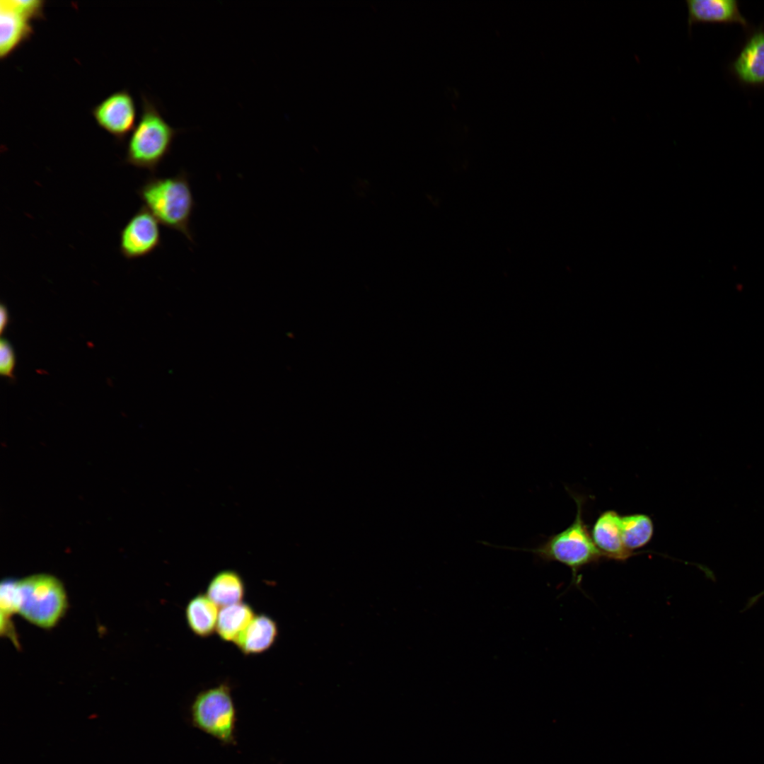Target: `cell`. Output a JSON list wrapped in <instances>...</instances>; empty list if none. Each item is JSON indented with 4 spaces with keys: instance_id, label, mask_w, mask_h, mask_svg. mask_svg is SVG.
Segmentation results:
<instances>
[{
    "instance_id": "cell-1",
    "label": "cell",
    "mask_w": 764,
    "mask_h": 764,
    "mask_svg": "<svg viewBox=\"0 0 764 764\" xmlns=\"http://www.w3.org/2000/svg\"><path fill=\"white\" fill-rule=\"evenodd\" d=\"M137 194L143 206L161 224L193 242L190 220L196 204L185 171L168 177L151 175L138 189Z\"/></svg>"
},
{
    "instance_id": "cell-2",
    "label": "cell",
    "mask_w": 764,
    "mask_h": 764,
    "mask_svg": "<svg viewBox=\"0 0 764 764\" xmlns=\"http://www.w3.org/2000/svg\"><path fill=\"white\" fill-rule=\"evenodd\" d=\"M569 492L577 505L573 522L563 531L547 537L537 547L519 550L532 552L542 562H556L568 567L572 574L571 584L580 588L579 572L583 567L606 558L595 545L583 519L584 498L571 491Z\"/></svg>"
},
{
    "instance_id": "cell-3",
    "label": "cell",
    "mask_w": 764,
    "mask_h": 764,
    "mask_svg": "<svg viewBox=\"0 0 764 764\" xmlns=\"http://www.w3.org/2000/svg\"><path fill=\"white\" fill-rule=\"evenodd\" d=\"M180 131L172 127L156 104L143 95L140 117L127 144L125 163L154 174Z\"/></svg>"
},
{
    "instance_id": "cell-4",
    "label": "cell",
    "mask_w": 764,
    "mask_h": 764,
    "mask_svg": "<svg viewBox=\"0 0 764 764\" xmlns=\"http://www.w3.org/2000/svg\"><path fill=\"white\" fill-rule=\"evenodd\" d=\"M14 603L29 623L44 629L54 627L64 615L68 601L62 583L47 574H33L15 581Z\"/></svg>"
},
{
    "instance_id": "cell-5",
    "label": "cell",
    "mask_w": 764,
    "mask_h": 764,
    "mask_svg": "<svg viewBox=\"0 0 764 764\" xmlns=\"http://www.w3.org/2000/svg\"><path fill=\"white\" fill-rule=\"evenodd\" d=\"M190 719L194 727L223 745H236L237 712L229 684L200 691L190 705Z\"/></svg>"
},
{
    "instance_id": "cell-6",
    "label": "cell",
    "mask_w": 764,
    "mask_h": 764,
    "mask_svg": "<svg viewBox=\"0 0 764 764\" xmlns=\"http://www.w3.org/2000/svg\"><path fill=\"white\" fill-rule=\"evenodd\" d=\"M42 0H1L0 57L11 55L33 34L32 22L44 18Z\"/></svg>"
},
{
    "instance_id": "cell-7",
    "label": "cell",
    "mask_w": 764,
    "mask_h": 764,
    "mask_svg": "<svg viewBox=\"0 0 764 764\" xmlns=\"http://www.w3.org/2000/svg\"><path fill=\"white\" fill-rule=\"evenodd\" d=\"M159 222L142 205L120 231V251L128 260L150 255L161 245Z\"/></svg>"
},
{
    "instance_id": "cell-8",
    "label": "cell",
    "mask_w": 764,
    "mask_h": 764,
    "mask_svg": "<svg viewBox=\"0 0 764 764\" xmlns=\"http://www.w3.org/2000/svg\"><path fill=\"white\" fill-rule=\"evenodd\" d=\"M91 114L97 125L118 142H123L135 127L136 106L126 89L105 98L92 108Z\"/></svg>"
},
{
    "instance_id": "cell-9",
    "label": "cell",
    "mask_w": 764,
    "mask_h": 764,
    "mask_svg": "<svg viewBox=\"0 0 764 764\" xmlns=\"http://www.w3.org/2000/svg\"><path fill=\"white\" fill-rule=\"evenodd\" d=\"M729 73L745 87L764 86V27L748 32L743 46L728 65Z\"/></svg>"
},
{
    "instance_id": "cell-10",
    "label": "cell",
    "mask_w": 764,
    "mask_h": 764,
    "mask_svg": "<svg viewBox=\"0 0 764 764\" xmlns=\"http://www.w3.org/2000/svg\"><path fill=\"white\" fill-rule=\"evenodd\" d=\"M688 28L699 23H739L747 31L753 28L742 14L737 0H686Z\"/></svg>"
},
{
    "instance_id": "cell-11",
    "label": "cell",
    "mask_w": 764,
    "mask_h": 764,
    "mask_svg": "<svg viewBox=\"0 0 764 764\" xmlns=\"http://www.w3.org/2000/svg\"><path fill=\"white\" fill-rule=\"evenodd\" d=\"M621 516L614 510L601 513L596 520L591 535L606 560L624 562L635 554L626 548L621 536Z\"/></svg>"
},
{
    "instance_id": "cell-12",
    "label": "cell",
    "mask_w": 764,
    "mask_h": 764,
    "mask_svg": "<svg viewBox=\"0 0 764 764\" xmlns=\"http://www.w3.org/2000/svg\"><path fill=\"white\" fill-rule=\"evenodd\" d=\"M278 635L279 628L273 618L266 614L255 615L235 644L245 655L258 654L268 650Z\"/></svg>"
},
{
    "instance_id": "cell-13",
    "label": "cell",
    "mask_w": 764,
    "mask_h": 764,
    "mask_svg": "<svg viewBox=\"0 0 764 764\" xmlns=\"http://www.w3.org/2000/svg\"><path fill=\"white\" fill-rule=\"evenodd\" d=\"M185 613L187 626L195 635L207 637L216 631L218 606L206 594L194 596L187 602Z\"/></svg>"
},
{
    "instance_id": "cell-14",
    "label": "cell",
    "mask_w": 764,
    "mask_h": 764,
    "mask_svg": "<svg viewBox=\"0 0 764 764\" xmlns=\"http://www.w3.org/2000/svg\"><path fill=\"white\" fill-rule=\"evenodd\" d=\"M245 592V583L240 574L232 569H224L211 579L206 594L218 607L223 608L242 602Z\"/></svg>"
},
{
    "instance_id": "cell-15",
    "label": "cell",
    "mask_w": 764,
    "mask_h": 764,
    "mask_svg": "<svg viewBox=\"0 0 764 764\" xmlns=\"http://www.w3.org/2000/svg\"><path fill=\"white\" fill-rule=\"evenodd\" d=\"M255 615L253 608L243 601L223 607L219 611L216 632L222 640L235 644Z\"/></svg>"
},
{
    "instance_id": "cell-16",
    "label": "cell",
    "mask_w": 764,
    "mask_h": 764,
    "mask_svg": "<svg viewBox=\"0 0 764 764\" xmlns=\"http://www.w3.org/2000/svg\"><path fill=\"white\" fill-rule=\"evenodd\" d=\"M620 530L623 542L629 550L641 548L652 539L654 524L651 518L643 514L621 516Z\"/></svg>"
},
{
    "instance_id": "cell-17",
    "label": "cell",
    "mask_w": 764,
    "mask_h": 764,
    "mask_svg": "<svg viewBox=\"0 0 764 764\" xmlns=\"http://www.w3.org/2000/svg\"><path fill=\"white\" fill-rule=\"evenodd\" d=\"M15 366V355L13 350L4 339L0 342V373L2 376L12 378Z\"/></svg>"
},
{
    "instance_id": "cell-18",
    "label": "cell",
    "mask_w": 764,
    "mask_h": 764,
    "mask_svg": "<svg viewBox=\"0 0 764 764\" xmlns=\"http://www.w3.org/2000/svg\"><path fill=\"white\" fill-rule=\"evenodd\" d=\"M8 321V315L6 307L1 304L0 308V332L2 334Z\"/></svg>"
},
{
    "instance_id": "cell-19",
    "label": "cell",
    "mask_w": 764,
    "mask_h": 764,
    "mask_svg": "<svg viewBox=\"0 0 764 764\" xmlns=\"http://www.w3.org/2000/svg\"><path fill=\"white\" fill-rule=\"evenodd\" d=\"M763 596H764V590L762 592H760L759 594H757L756 596L751 598L749 600V602L748 603V606L747 607L748 608V607L753 606Z\"/></svg>"
}]
</instances>
